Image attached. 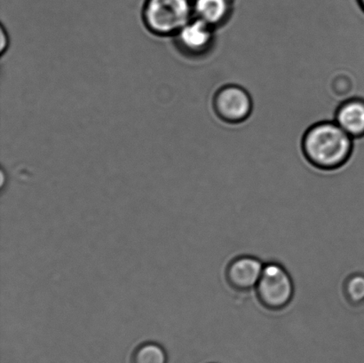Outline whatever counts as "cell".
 Here are the masks:
<instances>
[{
    "label": "cell",
    "instance_id": "obj_8",
    "mask_svg": "<svg viewBox=\"0 0 364 363\" xmlns=\"http://www.w3.org/2000/svg\"><path fill=\"white\" fill-rule=\"evenodd\" d=\"M193 13L196 19L217 28L230 20L232 3L230 0H194Z\"/></svg>",
    "mask_w": 364,
    "mask_h": 363
},
{
    "label": "cell",
    "instance_id": "obj_3",
    "mask_svg": "<svg viewBox=\"0 0 364 363\" xmlns=\"http://www.w3.org/2000/svg\"><path fill=\"white\" fill-rule=\"evenodd\" d=\"M256 290L266 307L279 309L291 300L294 286L291 276L283 266L269 263L265 265Z\"/></svg>",
    "mask_w": 364,
    "mask_h": 363
},
{
    "label": "cell",
    "instance_id": "obj_11",
    "mask_svg": "<svg viewBox=\"0 0 364 363\" xmlns=\"http://www.w3.org/2000/svg\"><path fill=\"white\" fill-rule=\"evenodd\" d=\"M1 52L5 51L6 46V35L5 33V31H4V28H1Z\"/></svg>",
    "mask_w": 364,
    "mask_h": 363
},
{
    "label": "cell",
    "instance_id": "obj_13",
    "mask_svg": "<svg viewBox=\"0 0 364 363\" xmlns=\"http://www.w3.org/2000/svg\"><path fill=\"white\" fill-rule=\"evenodd\" d=\"M212 363H213V362H212ZM214 363H215V362H214Z\"/></svg>",
    "mask_w": 364,
    "mask_h": 363
},
{
    "label": "cell",
    "instance_id": "obj_9",
    "mask_svg": "<svg viewBox=\"0 0 364 363\" xmlns=\"http://www.w3.org/2000/svg\"><path fill=\"white\" fill-rule=\"evenodd\" d=\"M166 361L165 350L153 342L140 345L132 357V363H166Z\"/></svg>",
    "mask_w": 364,
    "mask_h": 363
},
{
    "label": "cell",
    "instance_id": "obj_12",
    "mask_svg": "<svg viewBox=\"0 0 364 363\" xmlns=\"http://www.w3.org/2000/svg\"><path fill=\"white\" fill-rule=\"evenodd\" d=\"M360 6L362 7V9L364 12V0H358Z\"/></svg>",
    "mask_w": 364,
    "mask_h": 363
},
{
    "label": "cell",
    "instance_id": "obj_10",
    "mask_svg": "<svg viewBox=\"0 0 364 363\" xmlns=\"http://www.w3.org/2000/svg\"><path fill=\"white\" fill-rule=\"evenodd\" d=\"M346 294L353 304L364 301V275L355 273L346 281Z\"/></svg>",
    "mask_w": 364,
    "mask_h": 363
},
{
    "label": "cell",
    "instance_id": "obj_7",
    "mask_svg": "<svg viewBox=\"0 0 364 363\" xmlns=\"http://www.w3.org/2000/svg\"><path fill=\"white\" fill-rule=\"evenodd\" d=\"M335 123L353 139L364 137V99H348L335 113Z\"/></svg>",
    "mask_w": 364,
    "mask_h": 363
},
{
    "label": "cell",
    "instance_id": "obj_1",
    "mask_svg": "<svg viewBox=\"0 0 364 363\" xmlns=\"http://www.w3.org/2000/svg\"><path fill=\"white\" fill-rule=\"evenodd\" d=\"M305 161L315 168L334 170L347 166L354 153V139L335 121H322L308 128L301 141Z\"/></svg>",
    "mask_w": 364,
    "mask_h": 363
},
{
    "label": "cell",
    "instance_id": "obj_4",
    "mask_svg": "<svg viewBox=\"0 0 364 363\" xmlns=\"http://www.w3.org/2000/svg\"><path fill=\"white\" fill-rule=\"evenodd\" d=\"M213 107L219 119L228 124H241L252 115L253 102L247 90L237 85H227L214 94Z\"/></svg>",
    "mask_w": 364,
    "mask_h": 363
},
{
    "label": "cell",
    "instance_id": "obj_2",
    "mask_svg": "<svg viewBox=\"0 0 364 363\" xmlns=\"http://www.w3.org/2000/svg\"><path fill=\"white\" fill-rule=\"evenodd\" d=\"M192 16L191 0H147L144 10L146 26L159 36L177 34Z\"/></svg>",
    "mask_w": 364,
    "mask_h": 363
},
{
    "label": "cell",
    "instance_id": "obj_6",
    "mask_svg": "<svg viewBox=\"0 0 364 363\" xmlns=\"http://www.w3.org/2000/svg\"><path fill=\"white\" fill-rule=\"evenodd\" d=\"M264 268L265 264L260 259L242 256L234 259L228 266V278L237 289H255L262 278Z\"/></svg>",
    "mask_w": 364,
    "mask_h": 363
},
{
    "label": "cell",
    "instance_id": "obj_5",
    "mask_svg": "<svg viewBox=\"0 0 364 363\" xmlns=\"http://www.w3.org/2000/svg\"><path fill=\"white\" fill-rule=\"evenodd\" d=\"M214 30L215 28L195 18L177 33L180 48L189 55H205L213 48Z\"/></svg>",
    "mask_w": 364,
    "mask_h": 363
}]
</instances>
